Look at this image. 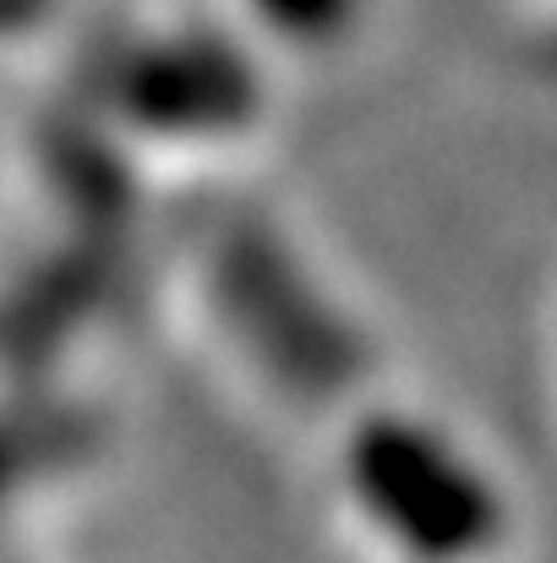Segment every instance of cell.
I'll list each match as a JSON object with an SVG mask.
<instances>
[{"mask_svg":"<svg viewBox=\"0 0 557 563\" xmlns=\"http://www.w3.org/2000/svg\"><path fill=\"white\" fill-rule=\"evenodd\" d=\"M547 394H553V416H557V290H553V307H547Z\"/></svg>","mask_w":557,"mask_h":563,"instance_id":"obj_3","label":"cell"},{"mask_svg":"<svg viewBox=\"0 0 557 563\" xmlns=\"http://www.w3.org/2000/svg\"><path fill=\"white\" fill-rule=\"evenodd\" d=\"M318 438L334 531L361 563H520L525 498L454 410L371 383Z\"/></svg>","mask_w":557,"mask_h":563,"instance_id":"obj_2","label":"cell"},{"mask_svg":"<svg viewBox=\"0 0 557 563\" xmlns=\"http://www.w3.org/2000/svg\"><path fill=\"white\" fill-rule=\"evenodd\" d=\"M176 307L202 362L246 405L312 432L382 383L361 301L307 230L263 202L213 208L191 224L176 257Z\"/></svg>","mask_w":557,"mask_h":563,"instance_id":"obj_1","label":"cell"}]
</instances>
